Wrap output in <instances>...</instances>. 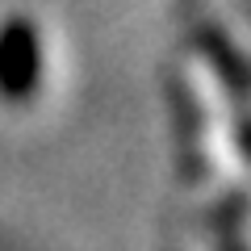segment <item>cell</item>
<instances>
[{
    "label": "cell",
    "mask_w": 251,
    "mask_h": 251,
    "mask_svg": "<svg viewBox=\"0 0 251 251\" xmlns=\"http://www.w3.org/2000/svg\"><path fill=\"white\" fill-rule=\"evenodd\" d=\"M38 84V38L25 21L0 29V92L25 100Z\"/></svg>",
    "instance_id": "obj_1"
}]
</instances>
